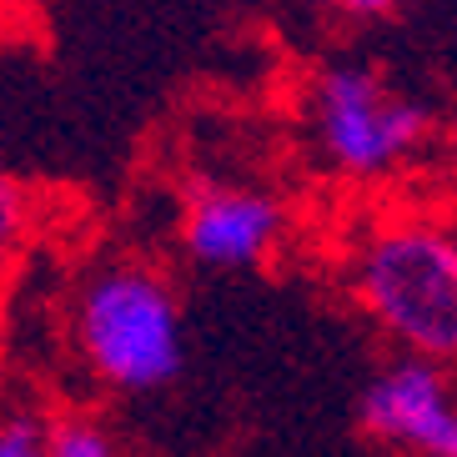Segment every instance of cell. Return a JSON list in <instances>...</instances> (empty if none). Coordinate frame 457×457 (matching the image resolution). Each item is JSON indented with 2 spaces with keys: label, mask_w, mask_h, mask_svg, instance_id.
Masks as SVG:
<instances>
[{
  "label": "cell",
  "mask_w": 457,
  "mask_h": 457,
  "mask_svg": "<svg viewBox=\"0 0 457 457\" xmlns=\"http://www.w3.org/2000/svg\"><path fill=\"white\" fill-rule=\"evenodd\" d=\"M21 181H0V237H5V246L15 242V231H21Z\"/></svg>",
  "instance_id": "ba28073f"
},
{
  "label": "cell",
  "mask_w": 457,
  "mask_h": 457,
  "mask_svg": "<svg viewBox=\"0 0 457 457\" xmlns=\"http://www.w3.org/2000/svg\"><path fill=\"white\" fill-rule=\"evenodd\" d=\"M287 212L262 191L246 187H206L191 196L181 216V246L206 271H246L282 242Z\"/></svg>",
  "instance_id": "5b68a950"
},
{
  "label": "cell",
  "mask_w": 457,
  "mask_h": 457,
  "mask_svg": "<svg viewBox=\"0 0 457 457\" xmlns=\"http://www.w3.org/2000/svg\"><path fill=\"white\" fill-rule=\"evenodd\" d=\"M322 5H332V11H342V15H382V11H392L397 0H322Z\"/></svg>",
  "instance_id": "9c48e42d"
},
{
  "label": "cell",
  "mask_w": 457,
  "mask_h": 457,
  "mask_svg": "<svg viewBox=\"0 0 457 457\" xmlns=\"http://www.w3.org/2000/svg\"><path fill=\"white\" fill-rule=\"evenodd\" d=\"M76 347L111 392H162L187 362L171 287L146 267H106L76 302Z\"/></svg>",
  "instance_id": "7a4b0ae2"
},
{
  "label": "cell",
  "mask_w": 457,
  "mask_h": 457,
  "mask_svg": "<svg viewBox=\"0 0 457 457\" xmlns=\"http://www.w3.org/2000/svg\"><path fill=\"white\" fill-rule=\"evenodd\" d=\"M352 292L382 332L428 362H457V242L428 216H392L352 252Z\"/></svg>",
  "instance_id": "6da1fadb"
},
{
  "label": "cell",
  "mask_w": 457,
  "mask_h": 457,
  "mask_svg": "<svg viewBox=\"0 0 457 457\" xmlns=\"http://www.w3.org/2000/svg\"><path fill=\"white\" fill-rule=\"evenodd\" d=\"M312 131L317 151L342 176L372 181L407 166L428 146L432 116L407 96H392L367 66H327L312 81Z\"/></svg>",
  "instance_id": "3957f363"
},
{
  "label": "cell",
  "mask_w": 457,
  "mask_h": 457,
  "mask_svg": "<svg viewBox=\"0 0 457 457\" xmlns=\"http://www.w3.org/2000/svg\"><path fill=\"white\" fill-rule=\"evenodd\" d=\"M453 151H457V136H453Z\"/></svg>",
  "instance_id": "8fae6325"
},
{
  "label": "cell",
  "mask_w": 457,
  "mask_h": 457,
  "mask_svg": "<svg viewBox=\"0 0 457 457\" xmlns=\"http://www.w3.org/2000/svg\"><path fill=\"white\" fill-rule=\"evenodd\" d=\"M362 428L407 457H457V392L443 362H387L362 392Z\"/></svg>",
  "instance_id": "277c9868"
},
{
  "label": "cell",
  "mask_w": 457,
  "mask_h": 457,
  "mask_svg": "<svg viewBox=\"0 0 457 457\" xmlns=\"http://www.w3.org/2000/svg\"><path fill=\"white\" fill-rule=\"evenodd\" d=\"M51 457H121V453H116V437L101 422L66 412L51 422Z\"/></svg>",
  "instance_id": "8992f818"
},
{
  "label": "cell",
  "mask_w": 457,
  "mask_h": 457,
  "mask_svg": "<svg viewBox=\"0 0 457 457\" xmlns=\"http://www.w3.org/2000/svg\"><path fill=\"white\" fill-rule=\"evenodd\" d=\"M447 231H453V242H457V216H453V227H447Z\"/></svg>",
  "instance_id": "30bf717a"
},
{
  "label": "cell",
  "mask_w": 457,
  "mask_h": 457,
  "mask_svg": "<svg viewBox=\"0 0 457 457\" xmlns=\"http://www.w3.org/2000/svg\"><path fill=\"white\" fill-rule=\"evenodd\" d=\"M0 457H51V422L36 412H11L0 422Z\"/></svg>",
  "instance_id": "52a82bcc"
}]
</instances>
